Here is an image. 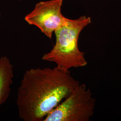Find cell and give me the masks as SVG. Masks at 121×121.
Masks as SVG:
<instances>
[{"mask_svg": "<svg viewBox=\"0 0 121 121\" xmlns=\"http://www.w3.org/2000/svg\"><path fill=\"white\" fill-rule=\"evenodd\" d=\"M79 84L69 70L56 66L26 70L18 88V116L24 121H43Z\"/></svg>", "mask_w": 121, "mask_h": 121, "instance_id": "cell-1", "label": "cell"}, {"mask_svg": "<svg viewBox=\"0 0 121 121\" xmlns=\"http://www.w3.org/2000/svg\"><path fill=\"white\" fill-rule=\"evenodd\" d=\"M91 23V18L86 16L76 19L66 18L64 23L54 32L55 45L42 59L56 63L57 67L65 71L86 66L88 62L84 52L79 49L78 41L82 30Z\"/></svg>", "mask_w": 121, "mask_h": 121, "instance_id": "cell-2", "label": "cell"}, {"mask_svg": "<svg viewBox=\"0 0 121 121\" xmlns=\"http://www.w3.org/2000/svg\"><path fill=\"white\" fill-rule=\"evenodd\" d=\"M95 105L90 89L79 84L43 121H89L94 115Z\"/></svg>", "mask_w": 121, "mask_h": 121, "instance_id": "cell-3", "label": "cell"}, {"mask_svg": "<svg viewBox=\"0 0 121 121\" xmlns=\"http://www.w3.org/2000/svg\"><path fill=\"white\" fill-rule=\"evenodd\" d=\"M63 0H50L41 1L25 17L29 24L38 27L49 39L65 22L66 17L61 12Z\"/></svg>", "mask_w": 121, "mask_h": 121, "instance_id": "cell-4", "label": "cell"}, {"mask_svg": "<svg viewBox=\"0 0 121 121\" xmlns=\"http://www.w3.org/2000/svg\"><path fill=\"white\" fill-rule=\"evenodd\" d=\"M13 77V65L7 56H1L0 58V106L9 98Z\"/></svg>", "mask_w": 121, "mask_h": 121, "instance_id": "cell-5", "label": "cell"}, {"mask_svg": "<svg viewBox=\"0 0 121 121\" xmlns=\"http://www.w3.org/2000/svg\"></svg>", "mask_w": 121, "mask_h": 121, "instance_id": "cell-6", "label": "cell"}]
</instances>
